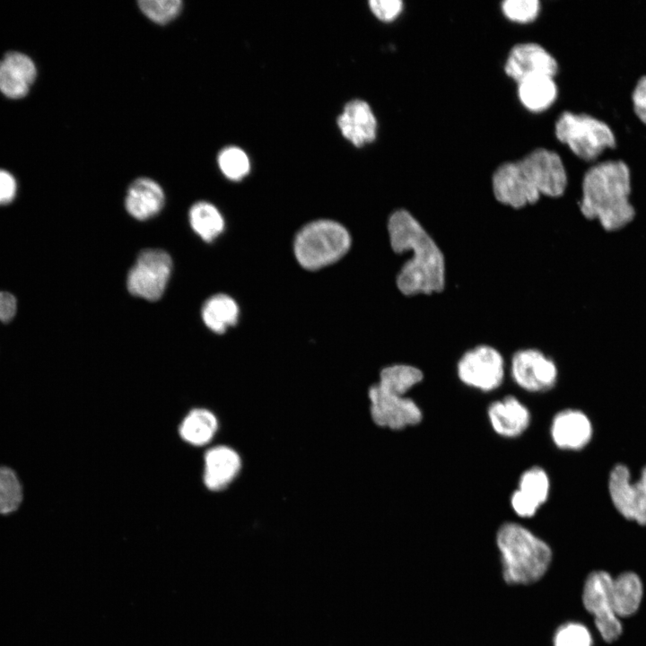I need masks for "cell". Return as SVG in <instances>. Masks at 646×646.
<instances>
[{
	"label": "cell",
	"mask_w": 646,
	"mask_h": 646,
	"mask_svg": "<svg viewBox=\"0 0 646 646\" xmlns=\"http://www.w3.org/2000/svg\"><path fill=\"white\" fill-rule=\"evenodd\" d=\"M390 245L397 253L411 252L397 276L407 296L440 292L445 285L444 256L420 223L406 210L394 212L388 223Z\"/></svg>",
	"instance_id": "6da1fadb"
},
{
	"label": "cell",
	"mask_w": 646,
	"mask_h": 646,
	"mask_svg": "<svg viewBox=\"0 0 646 646\" xmlns=\"http://www.w3.org/2000/svg\"><path fill=\"white\" fill-rule=\"evenodd\" d=\"M492 187L497 201L521 208L536 203L541 196H562L567 173L557 153L537 148L519 161L501 164L493 172Z\"/></svg>",
	"instance_id": "7a4b0ae2"
},
{
	"label": "cell",
	"mask_w": 646,
	"mask_h": 646,
	"mask_svg": "<svg viewBox=\"0 0 646 646\" xmlns=\"http://www.w3.org/2000/svg\"><path fill=\"white\" fill-rule=\"evenodd\" d=\"M630 193L628 165L621 160L599 162L583 176L581 212L587 219L597 218L606 231L619 230L635 215Z\"/></svg>",
	"instance_id": "3957f363"
},
{
	"label": "cell",
	"mask_w": 646,
	"mask_h": 646,
	"mask_svg": "<svg viewBox=\"0 0 646 646\" xmlns=\"http://www.w3.org/2000/svg\"><path fill=\"white\" fill-rule=\"evenodd\" d=\"M418 368L406 364L388 366L380 371L379 383L370 388L371 415L376 424L401 430L419 423L423 413L405 394L423 380Z\"/></svg>",
	"instance_id": "277c9868"
},
{
	"label": "cell",
	"mask_w": 646,
	"mask_h": 646,
	"mask_svg": "<svg viewBox=\"0 0 646 646\" xmlns=\"http://www.w3.org/2000/svg\"><path fill=\"white\" fill-rule=\"evenodd\" d=\"M496 544L503 579L511 585H528L539 581L552 562L550 546L516 522H506L500 527Z\"/></svg>",
	"instance_id": "5b68a950"
},
{
	"label": "cell",
	"mask_w": 646,
	"mask_h": 646,
	"mask_svg": "<svg viewBox=\"0 0 646 646\" xmlns=\"http://www.w3.org/2000/svg\"><path fill=\"white\" fill-rule=\"evenodd\" d=\"M351 247V236L341 223L320 219L304 225L296 234L293 251L299 265L318 270L342 258Z\"/></svg>",
	"instance_id": "8992f818"
},
{
	"label": "cell",
	"mask_w": 646,
	"mask_h": 646,
	"mask_svg": "<svg viewBox=\"0 0 646 646\" xmlns=\"http://www.w3.org/2000/svg\"><path fill=\"white\" fill-rule=\"evenodd\" d=\"M554 134L577 157L586 162L596 160L606 149L616 145L610 127L588 114L563 112L555 121Z\"/></svg>",
	"instance_id": "52a82bcc"
},
{
	"label": "cell",
	"mask_w": 646,
	"mask_h": 646,
	"mask_svg": "<svg viewBox=\"0 0 646 646\" xmlns=\"http://www.w3.org/2000/svg\"><path fill=\"white\" fill-rule=\"evenodd\" d=\"M612 581L608 572L593 571L585 580L581 596L584 608L593 616L601 638L608 643L617 641L623 633L622 621L613 607Z\"/></svg>",
	"instance_id": "ba28073f"
},
{
	"label": "cell",
	"mask_w": 646,
	"mask_h": 646,
	"mask_svg": "<svg viewBox=\"0 0 646 646\" xmlns=\"http://www.w3.org/2000/svg\"><path fill=\"white\" fill-rule=\"evenodd\" d=\"M172 269L170 256L164 250L148 249L141 251L128 272L129 292L150 301L159 300L167 286Z\"/></svg>",
	"instance_id": "9c48e42d"
},
{
	"label": "cell",
	"mask_w": 646,
	"mask_h": 646,
	"mask_svg": "<svg viewBox=\"0 0 646 646\" xmlns=\"http://www.w3.org/2000/svg\"><path fill=\"white\" fill-rule=\"evenodd\" d=\"M457 373L465 385L489 392L498 388L503 381L504 361L493 347L479 345L461 356Z\"/></svg>",
	"instance_id": "30bf717a"
},
{
	"label": "cell",
	"mask_w": 646,
	"mask_h": 646,
	"mask_svg": "<svg viewBox=\"0 0 646 646\" xmlns=\"http://www.w3.org/2000/svg\"><path fill=\"white\" fill-rule=\"evenodd\" d=\"M608 490L615 509L623 517L646 526V466L641 478L631 482L627 467L616 465L609 476Z\"/></svg>",
	"instance_id": "8fae6325"
},
{
	"label": "cell",
	"mask_w": 646,
	"mask_h": 646,
	"mask_svg": "<svg viewBox=\"0 0 646 646\" xmlns=\"http://www.w3.org/2000/svg\"><path fill=\"white\" fill-rule=\"evenodd\" d=\"M511 372L519 387L533 393L553 388L558 374L553 360L536 349L516 352L511 359Z\"/></svg>",
	"instance_id": "7c38bea8"
},
{
	"label": "cell",
	"mask_w": 646,
	"mask_h": 646,
	"mask_svg": "<svg viewBox=\"0 0 646 646\" xmlns=\"http://www.w3.org/2000/svg\"><path fill=\"white\" fill-rule=\"evenodd\" d=\"M557 71L555 58L541 45L533 42L515 45L504 64L505 74L517 83L534 76L554 77Z\"/></svg>",
	"instance_id": "4fadbf2b"
},
{
	"label": "cell",
	"mask_w": 646,
	"mask_h": 646,
	"mask_svg": "<svg viewBox=\"0 0 646 646\" xmlns=\"http://www.w3.org/2000/svg\"><path fill=\"white\" fill-rule=\"evenodd\" d=\"M36 77V65L24 53L9 51L0 60V92L8 99L25 97Z\"/></svg>",
	"instance_id": "5bb4252c"
},
{
	"label": "cell",
	"mask_w": 646,
	"mask_h": 646,
	"mask_svg": "<svg viewBox=\"0 0 646 646\" xmlns=\"http://www.w3.org/2000/svg\"><path fill=\"white\" fill-rule=\"evenodd\" d=\"M550 480L540 467H532L519 476L518 489L511 496V506L521 518L533 517L547 501Z\"/></svg>",
	"instance_id": "9a60e30c"
},
{
	"label": "cell",
	"mask_w": 646,
	"mask_h": 646,
	"mask_svg": "<svg viewBox=\"0 0 646 646\" xmlns=\"http://www.w3.org/2000/svg\"><path fill=\"white\" fill-rule=\"evenodd\" d=\"M550 434L557 448L579 450L590 441L592 425L588 416L581 411L564 409L554 416Z\"/></svg>",
	"instance_id": "2e32d148"
},
{
	"label": "cell",
	"mask_w": 646,
	"mask_h": 646,
	"mask_svg": "<svg viewBox=\"0 0 646 646\" xmlns=\"http://www.w3.org/2000/svg\"><path fill=\"white\" fill-rule=\"evenodd\" d=\"M487 415L493 430L505 438L521 435L531 421L528 408L513 396H506L491 403Z\"/></svg>",
	"instance_id": "e0dca14e"
},
{
	"label": "cell",
	"mask_w": 646,
	"mask_h": 646,
	"mask_svg": "<svg viewBox=\"0 0 646 646\" xmlns=\"http://www.w3.org/2000/svg\"><path fill=\"white\" fill-rule=\"evenodd\" d=\"M240 467L236 450L224 445L212 447L204 457V484L208 490L222 491L236 478Z\"/></svg>",
	"instance_id": "ac0fdd59"
},
{
	"label": "cell",
	"mask_w": 646,
	"mask_h": 646,
	"mask_svg": "<svg viewBox=\"0 0 646 646\" xmlns=\"http://www.w3.org/2000/svg\"><path fill=\"white\" fill-rule=\"evenodd\" d=\"M337 126L344 137L361 147L376 137L377 121L369 104L362 100L346 103L337 118Z\"/></svg>",
	"instance_id": "d6986e66"
},
{
	"label": "cell",
	"mask_w": 646,
	"mask_h": 646,
	"mask_svg": "<svg viewBox=\"0 0 646 646\" xmlns=\"http://www.w3.org/2000/svg\"><path fill=\"white\" fill-rule=\"evenodd\" d=\"M165 196L162 187L149 178H139L129 186L125 206L134 218L144 221L157 214L163 207Z\"/></svg>",
	"instance_id": "ffe728a7"
},
{
	"label": "cell",
	"mask_w": 646,
	"mask_h": 646,
	"mask_svg": "<svg viewBox=\"0 0 646 646\" xmlns=\"http://www.w3.org/2000/svg\"><path fill=\"white\" fill-rule=\"evenodd\" d=\"M644 587L639 574L625 571L613 577L611 597L617 616L627 618L635 615L642 602Z\"/></svg>",
	"instance_id": "44dd1931"
},
{
	"label": "cell",
	"mask_w": 646,
	"mask_h": 646,
	"mask_svg": "<svg viewBox=\"0 0 646 646\" xmlns=\"http://www.w3.org/2000/svg\"><path fill=\"white\" fill-rule=\"evenodd\" d=\"M518 96L522 105L532 112L548 109L557 97L554 77L534 76L518 83Z\"/></svg>",
	"instance_id": "7402d4cb"
},
{
	"label": "cell",
	"mask_w": 646,
	"mask_h": 646,
	"mask_svg": "<svg viewBox=\"0 0 646 646\" xmlns=\"http://www.w3.org/2000/svg\"><path fill=\"white\" fill-rule=\"evenodd\" d=\"M218 429L215 415L205 408L190 410L180 423L179 432L182 440L193 446L209 443Z\"/></svg>",
	"instance_id": "603a6c76"
},
{
	"label": "cell",
	"mask_w": 646,
	"mask_h": 646,
	"mask_svg": "<svg viewBox=\"0 0 646 646\" xmlns=\"http://www.w3.org/2000/svg\"><path fill=\"white\" fill-rule=\"evenodd\" d=\"M238 318V304L224 293L210 297L202 308L203 321L209 329L217 334H223L228 327L236 325Z\"/></svg>",
	"instance_id": "cb8c5ba5"
},
{
	"label": "cell",
	"mask_w": 646,
	"mask_h": 646,
	"mask_svg": "<svg viewBox=\"0 0 646 646\" xmlns=\"http://www.w3.org/2000/svg\"><path fill=\"white\" fill-rule=\"evenodd\" d=\"M188 218L193 231L206 242L213 241L224 229L223 215L206 201L195 203L189 210Z\"/></svg>",
	"instance_id": "d4e9b609"
},
{
	"label": "cell",
	"mask_w": 646,
	"mask_h": 646,
	"mask_svg": "<svg viewBox=\"0 0 646 646\" xmlns=\"http://www.w3.org/2000/svg\"><path fill=\"white\" fill-rule=\"evenodd\" d=\"M24 500V489L17 472L0 465V516L15 513Z\"/></svg>",
	"instance_id": "484cf974"
},
{
	"label": "cell",
	"mask_w": 646,
	"mask_h": 646,
	"mask_svg": "<svg viewBox=\"0 0 646 646\" xmlns=\"http://www.w3.org/2000/svg\"><path fill=\"white\" fill-rule=\"evenodd\" d=\"M217 162L223 174L231 180L243 179L250 170L248 155L237 146L223 148L218 154Z\"/></svg>",
	"instance_id": "4316f807"
},
{
	"label": "cell",
	"mask_w": 646,
	"mask_h": 646,
	"mask_svg": "<svg viewBox=\"0 0 646 646\" xmlns=\"http://www.w3.org/2000/svg\"><path fill=\"white\" fill-rule=\"evenodd\" d=\"M554 646H593L589 629L579 622L562 624L554 633Z\"/></svg>",
	"instance_id": "83f0119b"
},
{
	"label": "cell",
	"mask_w": 646,
	"mask_h": 646,
	"mask_svg": "<svg viewBox=\"0 0 646 646\" xmlns=\"http://www.w3.org/2000/svg\"><path fill=\"white\" fill-rule=\"evenodd\" d=\"M138 6L143 13L156 23L164 24L179 15L182 9L180 0H141Z\"/></svg>",
	"instance_id": "f1b7e54d"
},
{
	"label": "cell",
	"mask_w": 646,
	"mask_h": 646,
	"mask_svg": "<svg viewBox=\"0 0 646 646\" xmlns=\"http://www.w3.org/2000/svg\"><path fill=\"white\" fill-rule=\"evenodd\" d=\"M502 13L510 21L520 23L534 21L540 12L537 0H506L501 5Z\"/></svg>",
	"instance_id": "f546056e"
},
{
	"label": "cell",
	"mask_w": 646,
	"mask_h": 646,
	"mask_svg": "<svg viewBox=\"0 0 646 646\" xmlns=\"http://www.w3.org/2000/svg\"><path fill=\"white\" fill-rule=\"evenodd\" d=\"M369 5L373 14L383 22L395 20L403 10L400 0H371Z\"/></svg>",
	"instance_id": "4dcf8cb0"
},
{
	"label": "cell",
	"mask_w": 646,
	"mask_h": 646,
	"mask_svg": "<svg viewBox=\"0 0 646 646\" xmlns=\"http://www.w3.org/2000/svg\"><path fill=\"white\" fill-rule=\"evenodd\" d=\"M17 193V182L14 176L3 169H0V205H6L12 203Z\"/></svg>",
	"instance_id": "1f68e13d"
},
{
	"label": "cell",
	"mask_w": 646,
	"mask_h": 646,
	"mask_svg": "<svg viewBox=\"0 0 646 646\" xmlns=\"http://www.w3.org/2000/svg\"><path fill=\"white\" fill-rule=\"evenodd\" d=\"M633 110L638 118L646 124V75L642 76L632 93Z\"/></svg>",
	"instance_id": "d6a6232c"
},
{
	"label": "cell",
	"mask_w": 646,
	"mask_h": 646,
	"mask_svg": "<svg viewBox=\"0 0 646 646\" xmlns=\"http://www.w3.org/2000/svg\"><path fill=\"white\" fill-rule=\"evenodd\" d=\"M17 311V300L15 296L8 292L0 291V321L9 323L13 320Z\"/></svg>",
	"instance_id": "836d02e7"
}]
</instances>
